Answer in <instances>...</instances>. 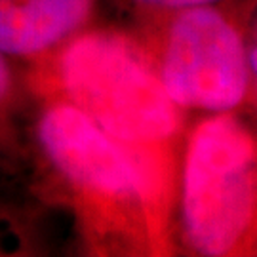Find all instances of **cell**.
Wrapping results in <instances>:
<instances>
[{
    "mask_svg": "<svg viewBox=\"0 0 257 257\" xmlns=\"http://www.w3.org/2000/svg\"><path fill=\"white\" fill-rule=\"evenodd\" d=\"M61 71L73 105L110 138L151 143L177 128V105L120 38L90 35L76 40L65 52Z\"/></svg>",
    "mask_w": 257,
    "mask_h": 257,
    "instance_id": "obj_1",
    "label": "cell"
},
{
    "mask_svg": "<svg viewBox=\"0 0 257 257\" xmlns=\"http://www.w3.org/2000/svg\"><path fill=\"white\" fill-rule=\"evenodd\" d=\"M255 202V147L229 114L194 132L183 187L187 234L204 255H225L248 230Z\"/></svg>",
    "mask_w": 257,
    "mask_h": 257,
    "instance_id": "obj_2",
    "label": "cell"
},
{
    "mask_svg": "<svg viewBox=\"0 0 257 257\" xmlns=\"http://www.w3.org/2000/svg\"><path fill=\"white\" fill-rule=\"evenodd\" d=\"M248 80L246 48L234 27L215 10L185 8L170 31L162 63L160 82L170 99L225 112L244 99Z\"/></svg>",
    "mask_w": 257,
    "mask_h": 257,
    "instance_id": "obj_3",
    "label": "cell"
},
{
    "mask_svg": "<svg viewBox=\"0 0 257 257\" xmlns=\"http://www.w3.org/2000/svg\"><path fill=\"white\" fill-rule=\"evenodd\" d=\"M40 141L71 181L110 196H128L141 189V177L130 156L74 105L50 109L40 122Z\"/></svg>",
    "mask_w": 257,
    "mask_h": 257,
    "instance_id": "obj_4",
    "label": "cell"
},
{
    "mask_svg": "<svg viewBox=\"0 0 257 257\" xmlns=\"http://www.w3.org/2000/svg\"><path fill=\"white\" fill-rule=\"evenodd\" d=\"M92 0H0V52L37 54L84 23Z\"/></svg>",
    "mask_w": 257,
    "mask_h": 257,
    "instance_id": "obj_5",
    "label": "cell"
},
{
    "mask_svg": "<svg viewBox=\"0 0 257 257\" xmlns=\"http://www.w3.org/2000/svg\"><path fill=\"white\" fill-rule=\"evenodd\" d=\"M149 6H162V8H193V6H206L215 0H138Z\"/></svg>",
    "mask_w": 257,
    "mask_h": 257,
    "instance_id": "obj_6",
    "label": "cell"
}]
</instances>
